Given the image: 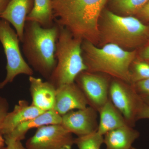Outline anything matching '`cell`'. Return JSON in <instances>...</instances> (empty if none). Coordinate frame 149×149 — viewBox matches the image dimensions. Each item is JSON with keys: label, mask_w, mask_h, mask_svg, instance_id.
<instances>
[{"label": "cell", "mask_w": 149, "mask_h": 149, "mask_svg": "<svg viewBox=\"0 0 149 149\" xmlns=\"http://www.w3.org/2000/svg\"><path fill=\"white\" fill-rule=\"evenodd\" d=\"M108 0H52L54 21L74 37L100 42L99 21Z\"/></svg>", "instance_id": "cell-1"}, {"label": "cell", "mask_w": 149, "mask_h": 149, "mask_svg": "<svg viewBox=\"0 0 149 149\" xmlns=\"http://www.w3.org/2000/svg\"><path fill=\"white\" fill-rule=\"evenodd\" d=\"M56 23L46 28L36 22L26 21L21 42L28 64L47 80L56 65V45L59 33Z\"/></svg>", "instance_id": "cell-2"}, {"label": "cell", "mask_w": 149, "mask_h": 149, "mask_svg": "<svg viewBox=\"0 0 149 149\" xmlns=\"http://www.w3.org/2000/svg\"><path fill=\"white\" fill-rule=\"evenodd\" d=\"M82 55L87 71L107 74L130 84V69L136 60V51H128L112 44L99 48L83 40Z\"/></svg>", "instance_id": "cell-3"}, {"label": "cell", "mask_w": 149, "mask_h": 149, "mask_svg": "<svg viewBox=\"0 0 149 149\" xmlns=\"http://www.w3.org/2000/svg\"><path fill=\"white\" fill-rule=\"evenodd\" d=\"M59 28L55 52L56 65L48 80L56 88L74 83L78 74L88 70L82 55L83 40L64 27L59 26Z\"/></svg>", "instance_id": "cell-4"}, {"label": "cell", "mask_w": 149, "mask_h": 149, "mask_svg": "<svg viewBox=\"0 0 149 149\" xmlns=\"http://www.w3.org/2000/svg\"><path fill=\"white\" fill-rule=\"evenodd\" d=\"M99 29L102 45L114 44L124 49L138 47L149 38L148 26L139 19L110 11L105 12Z\"/></svg>", "instance_id": "cell-5"}, {"label": "cell", "mask_w": 149, "mask_h": 149, "mask_svg": "<svg viewBox=\"0 0 149 149\" xmlns=\"http://www.w3.org/2000/svg\"><path fill=\"white\" fill-rule=\"evenodd\" d=\"M0 42L7 60L6 75L4 80L0 83V89L13 82L19 74L32 76L33 70L22 54L17 33L8 22L2 19H0Z\"/></svg>", "instance_id": "cell-6"}, {"label": "cell", "mask_w": 149, "mask_h": 149, "mask_svg": "<svg viewBox=\"0 0 149 149\" xmlns=\"http://www.w3.org/2000/svg\"><path fill=\"white\" fill-rule=\"evenodd\" d=\"M109 96L128 125L134 127L145 102L142 97L136 93L133 85L114 79L110 85Z\"/></svg>", "instance_id": "cell-7"}, {"label": "cell", "mask_w": 149, "mask_h": 149, "mask_svg": "<svg viewBox=\"0 0 149 149\" xmlns=\"http://www.w3.org/2000/svg\"><path fill=\"white\" fill-rule=\"evenodd\" d=\"M109 76L103 73L83 71L75 82L82 91L88 106L98 112L109 100Z\"/></svg>", "instance_id": "cell-8"}, {"label": "cell", "mask_w": 149, "mask_h": 149, "mask_svg": "<svg viewBox=\"0 0 149 149\" xmlns=\"http://www.w3.org/2000/svg\"><path fill=\"white\" fill-rule=\"evenodd\" d=\"M74 140L61 124L44 125L27 140L25 149H71Z\"/></svg>", "instance_id": "cell-9"}, {"label": "cell", "mask_w": 149, "mask_h": 149, "mask_svg": "<svg viewBox=\"0 0 149 149\" xmlns=\"http://www.w3.org/2000/svg\"><path fill=\"white\" fill-rule=\"evenodd\" d=\"M97 113L89 106L83 109L71 111L62 116L61 124L77 137L89 135L97 131Z\"/></svg>", "instance_id": "cell-10"}, {"label": "cell", "mask_w": 149, "mask_h": 149, "mask_svg": "<svg viewBox=\"0 0 149 149\" xmlns=\"http://www.w3.org/2000/svg\"><path fill=\"white\" fill-rule=\"evenodd\" d=\"M88 106L87 99L75 82L56 88L53 110L61 116L73 110L83 109Z\"/></svg>", "instance_id": "cell-11"}, {"label": "cell", "mask_w": 149, "mask_h": 149, "mask_svg": "<svg viewBox=\"0 0 149 149\" xmlns=\"http://www.w3.org/2000/svg\"><path fill=\"white\" fill-rule=\"evenodd\" d=\"M31 104L43 111L53 110L55 103L56 88L49 81L29 76Z\"/></svg>", "instance_id": "cell-12"}, {"label": "cell", "mask_w": 149, "mask_h": 149, "mask_svg": "<svg viewBox=\"0 0 149 149\" xmlns=\"http://www.w3.org/2000/svg\"><path fill=\"white\" fill-rule=\"evenodd\" d=\"M34 0H11L0 19L13 26L22 42L26 18L33 8Z\"/></svg>", "instance_id": "cell-13"}, {"label": "cell", "mask_w": 149, "mask_h": 149, "mask_svg": "<svg viewBox=\"0 0 149 149\" xmlns=\"http://www.w3.org/2000/svg\"><path fill=\"white\" fill-rule=\"evenodd\" d=\"M45 111L29 105L27 101L19 100L12 111L8 112L0 127V134L4 136L11 133L22 123L32 119Z\"/></svg>", "instance_id": "cell-14"}, {"label": "cell", "mask_w": 149, "mask_h": 149, "mask_svg": "<svg viewBox=\"0 0 149 149\" xmlns=\"http://www.w3.org/2000/svg\"><path fill=\"white\" fill-rule=\"evenodd\" d=\"M62 116L54 110L45 111L32 119L22 123L4 138H10L21 141L25 138L27 132L32 128H40L44 125L61 124Z\"/></svg>", "instance_id": "cell-15"}, {"label": "cell", "mask_w": 149, "mask_h": 149, "mask_svg": "<svg viewBox=\"0 0 149 149\" xmlns=\"http://www.w3.org/2000/svg\"><path fill=\"white\" fill-rule=\"evenodd\" d=\"M140 135L139 131L129 125L111 130L104 135L105 149H130Z\"/></svg>", "instance_id": "cell-16"}, {"label": "cell", "mask_w": 149, "mask_h": 149, "mask_svg": "<svg viewBox=\"0 0 149 149\" xmlns=\"http://www.w3.org/2000/svg\"><path fill=\"white\" fill-rule=\"evenodd\" d=\"M98 113L100 119L97 132L102 136L111 130L128 125L122 114L110 99Z\"/></svg>", "instance_id": "cell-17"}, {"label": "cell", "mask_w": 149, "mask_h": 149, "mask_svg": "<svg viewBox=\"0 0 149 149\" xmlns=\"http://www.w3.org/2000/svg\"><path fill=\"white\" fill-rule=\"evenodd\" d=\"M26 21L37 22L44 28H50L55 22L53 13L52 0H34L33 8Z\"/></svg>", "instance_id": "cell-18"}, {"label": "cell", "mask_w": 149, "mask_h": 149, "mask_svg": "<svg viewBox=\"0 0 149 149\" xmlns=\"http://www.w3.org/2000/svg\"><path fill=\"white\" fill-rule=\"evenodd\" d=\"M149 0H113L112 6L118 12L131 16L137 13L146 4Z\"/></svg>", "instance_id": "cell-19"}, {"label": "cell", "mask_w": 149, "mask_h": 149, "mask_svg": "<svg viewBox=\"0 0 149 149\" xmlns=\"http://www.w3.org/2000/svg\"><path fill=\"white\" fill-rule=\"evenodd\" d=\"M104 143V136L97 132L74 139V144L79 149H100Z\"/></svg>", "instance_id": "cell-20"}, {"label": "cell", "mask_w": 149, "mask_h": 149, "mask_svg": "<svg viewBox=\"0 0 149 149\" xmlns=\"http://www.w3.org/2000/svg\"><path fill=\"white\" fill-rule=\"evenodd\" d=\"M130 84L149 78V62L135 60L130 66Z\"/></svg>", "instance_id": "cell-21"}, {"label": "cell", "mask_w": 149, "mask_h": 149, "mask_svg": "<svg viewBox=\"0 0 149 149\" xmlns=\"http://www.w3.org/2000/svg\"><path fill=\"white\" fill-rule=\"evenodd\" d=\"M136 93L141 97L149 96V78L131 84Z\"/></svg>", "instance_id": "cell-22"}, {"label": "cell", "mask_w": 149, "mask_h": 149, "mask_svg": "<svg viewBox=\"0 0 149 149\" xmlns=\"http://www.w3.org/2000/svg\"><path fill=\"white\" fill-rule=\"evenodd\" d=\"M8 102L5 98L0 95V127L8 113Z\"/></svg>", "instance_id": "cell-23"}, {"label": "cell", "mask_w": 149, "mask_h": 149, "mask_svg": "<svg viewBox=\"0 0 149 149\" xmlns=\"http://www.w3.org/2000/svg\"><path fill=\"white\" fill-rule=\"evenodd\" d=\"M6 145V149H25L21 143V141L10 138H4Z\"/></svg>", "instance_id": "cell-24"}, {"label": "cell", "mask_w": 149, "mask_h": 149, "mask_svg": "<svg viewBox=\"0 0 149 149\" xmlns=\"http://www.w3.org/2000/svg\"><path fill=\"white\" fill-rule=\"evenodd\" d=\"M137 15L139 18L143 21H149V1Z\"/></svg>", "instance_id": "cell-25"}, {"label": "cell", "mask_w": 149, "mask_h": 149, "mask_svg": "<svg viewBox=\"0 0 149 149\" xmlns=\"http://www.w3.org/2000/svg\"><path fill=\"white\" fill-rule=\"evenodd\" d=\"M145 119H149V104L146 103L142 107L138 116V120Z\"/></svg>", "instance_id": "cell-26"}, {"label": "cell", "mask_w": 149, "mask_h": 149, "mask_svg": "<svg viewBox=\"0 0 149 149\" xmlns=\"http://www.w3.org/2000/svg\"><path fill=\"white\" fill-rule=\"evenodd\" d=\"M140 56L143 60L149 62V45L142 49L140 53Z\"/></svg>", "instance_id": "cell-27"}, {"label": "cell", "mask_w": 149, "mask_h": 149, "mask_svg": "<svg viewBox=\"0 0 149 149\" xmlns=\"http://www.w3.org/2000/svg\"><path fill=\"white\" fill-rule=\"evenodd\" d=\"M11 0H0V17L7 7Z\"/></svg>", "instance_id": "cell-28"}, {"label": "cell", "mask_w": 149, "mask_h": 149, "mask_svg": "<svg viewBox=\"0 0 149 149\" xmlns=\"http://www.w3.org/2000/svg\"><path fill=\"white\" fill-rule=\"evenodd\" d=\"M144 102L146 104H149V96H146V97H142Z\"/></svg>", "instance_id": "cell-29"}, {"label": "cell", "mask_w": 149, "mask_h": 149, "mask_svg": "<svg viewBox=\"0 0 149 149\" xmlns=\"http://www.w3.org/2000/svg\"><path fill=\"white\" fill-rule=\"evenodd\" d=\"M137 149L136 148H133V147H132V148H131V149Z\"/></svg>", "instance_id": "cell-30"}, {"label": "cell", "mask_w": 149, "mask_h": 149, "mask_svg": "<svg viewBox=\"0 0 149 149\" xmlns=\"http://www.w3.org/2000/svg\"><path fill=\"white\" fill-rule=\"evenodd\" d=\"M149 27V33H148V36H149V26H148Z\"/></svg>", "instance_id": "cell-31"}]
</instances>
